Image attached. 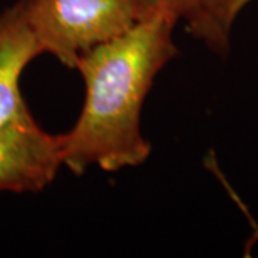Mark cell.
I'll return each mask as SVG.
<instances>
[{
	"label": "cell",
	"instance_id": "8992f818",
	"mask_svg": "<svg viewBox=\"0 0 258 258\" xmlns=\"http://www.w3.org/2000/svg\"><path fill=\"white\" fill-rule=\"evenodd\" d=\"M204 0H135L138 20L164 13L175 19H184Z\"/></svg>",
	"mask_w": 258,
	"mask_h": 258
},
{
	"label": "cell",
	"instance_id": "6da1fadb",
	"mask_svg": "<svg viewBox=\"0 0 258 258\" xmlns=\"http://www.w3.org/2000/svg\"><path fill=\"white\" fill-rule=\"evenodd\" d=\"M178 19L158 13L78 59L85 102L62 135V165L74 174L91 166L105 172L144 164L151 144L141 132V111L155 76L178 55L172 30Z\"/></svg>",
	"mask_w": 258,
	"mask_h": 258
},
{
	"label": "cell",
	"instance_id": "5b68a950",
	"mask_svg": "<svg viewBox=\"0 0 258 258\" xmlns=\"http://www.w3.org/2000/svg\"><path fill=\"white\" fill-rule=\"evenodd\" d=\"M251 0H204L185 16L186 32L203 40L214 52L225 55L230 46L232 23Z\"/></svg>",
	"mask_w": 258,
	"mask_h": 258
},
{
	"label": "cell",
	"instance_id": "7a4b0ae2",
	"mask_svg": "<svg viewBox=\"0 0 258 258\" xmlns=\"http://www.w3.org/2000/svg\"><path fill=\"white\" fill-rule=\"evenodd\" d=\"M43 53L69 69L92 47L119 36L138 22L135 0H25Z\"/></svg>",
	"mask_w": 258,
	"mask_h": 258
},
{
	"label": "cell",
	"instance_id": "3957f363",
	"mask_svg": "<svg viewBox=\"0 0 258 258\" xmlns=\"http://www.w3.org/2000/svg\"><path fill=\"white\" fill-rule=\"evenodd\" d=\"M62 166V135L36 120L0 126V192H39Z\"/></svg>",
	"mask_w": 258,
	"mask_h": 258
},
{
	"label": "cell",
	"instance_id": "277c9868",
	"mask_svg": "<svg viewBox=\"0 0 258 258\" xmlns=\"http://www.w3.org/2000/svg\"><path fill=\"white\" fill-rule=\"evenodd\" d=\"M43 50L29 22L26 2L0 15V126L35 122L22 96L23 71Z\"/></svg>",
	"mask_w": 258,
	"mask_h": 258
}]
</instances>
